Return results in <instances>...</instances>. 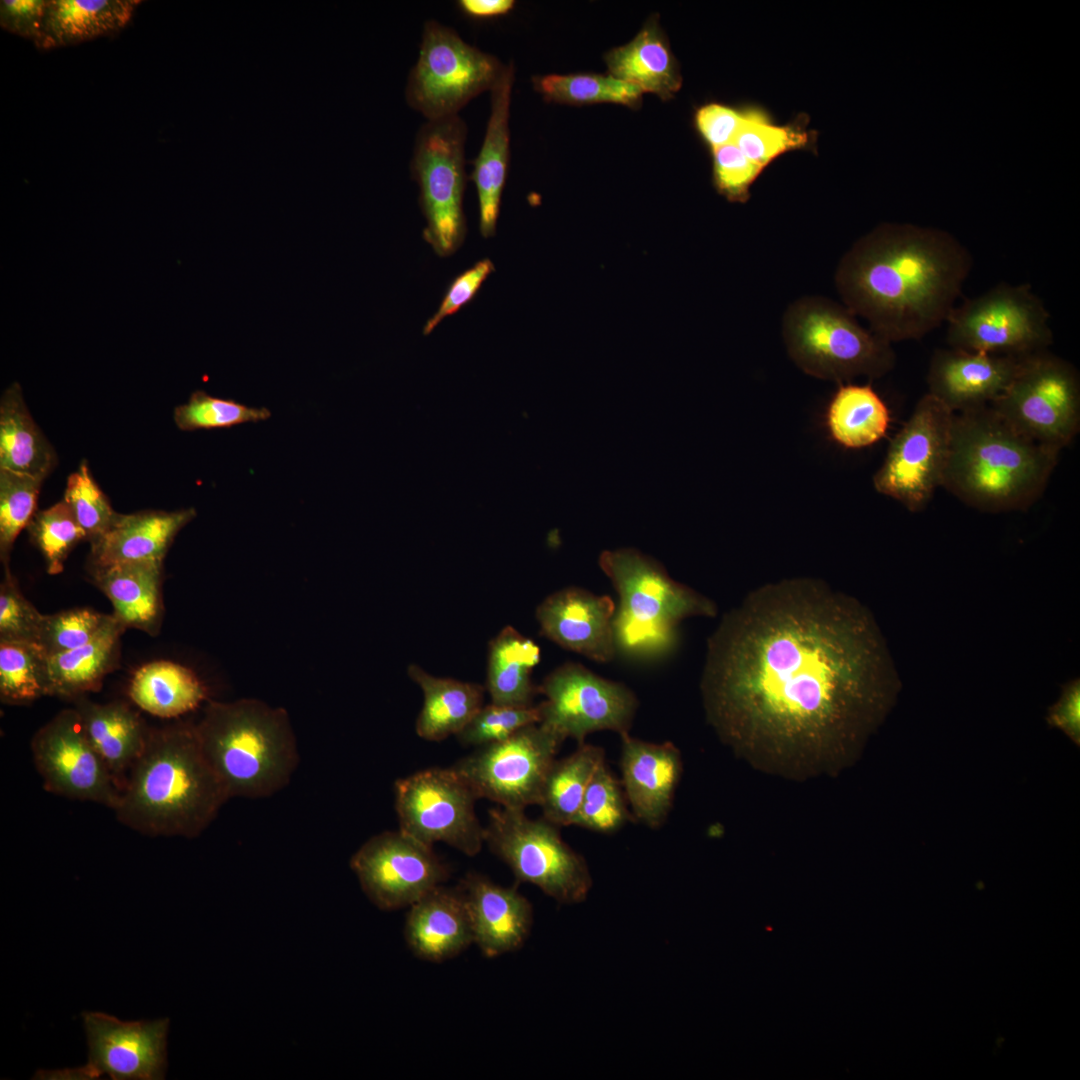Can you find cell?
I'll return each mask as SVG.
<instances>
[{
    "label": "cell",
    "instance_id": "603a6c76",
    "mask_svg": "<svg viewBox=\"0 0 1080 1080\" xmlns=\"http://www.w3.org/2000/svg\"><path fill=\"white\" fill-rule=\"evenodd\" d=\"M470 918L473 943L485 957H497L522 947L532 924L529 900L514 887H504L484 875L468 873L457 887Z\"/></svg>",
    "mask_w": 1080,
    "mask_h": 1080
},
{
    "label": "cell",
    "instance_id": "484cf974",
    "mask_svg": "<svg viewBox=\"0 0 1080 1080\" xmlns=\"http://www.w3.org/2000/svg\"><path fill=\"white\" fill-rule=\"evenodd\" d=\"M194 508L118 514L91 542V566L130 561H163L178 532L196 516Z\"/></svg>",
    "mask_w": 1080,
    "mask_h": 1080
},
{
    "label": "cell",
    "instance_id": "b9f144b4",
    "mask_svg": "<svg viewBox=\"0 0 1080 1080\" xmlns=\"http://www.w3.org/2000/svg\"><path fill=\"white\" fill-rule=\"evenodd\" d=\"M27 530L41 552L50 575L61 573L69 553L81 540L86 539L85 532L64 500L36 511Z\"/></svg>",
    "mask_w": 1080,
    "mask_h": 1080
},
{
    "label": "cell",
    "instance_id": "4dcf8cb0",
    "mask_svg": "<svg viewBox=\"0 0 1080 1080\" xmlns=\"http://www.w3.org/2000/svg\"><path fill=\"white\" fill-rule=\"evenodd\" d=\"M56 453L33 420L18 383L0 400V469L44 480L56 464Z\"/></svg>",
    "mask_w": 1080,
    "mask_h": 1080
},
{
    "label": "cell",
    "instance_id": "30bf717a",
    "mask_svg": "<svg viewBox=\"0 0 1080 1080\" xmlns=\"http://www.w3.org/2000/svg\"><path fill=\"white\" fill-rule=\"evenodd\" d=\"M949 347L1024 357L1053 344L1050 314L1028 283H999L955 305L947 320Z\"/></svg>",
    "mask_w": 1080,
    "mask_h": 1080
},
{
    "label": "cell",
    "instance_id": "4316f807",
    "mask_svg": "<svg viewBox=\"0 0 1080 1080\" xmlns=\"http://www.w3.org/2000/svg\"><path fill=\"white\" fill-rule=\"evenodd\" d=\"M163 561H130L91 566L94 583L109 598L114 616L125 628L151 635L163 618Z\"/></svg>",
    "mask_w": 1080,
    "mask_h": 1080
},
{
    "label": "cell",
    "instance_id": "f5cc1de1",
    "mask_svg": "<svg viewBox=\"0 0 1080 1080\" xmlns=\"http://www.w3.org/2000/svg\"><path fill=\"white\" fill-rule=\"evenodd\" d=\"M46 5L47 0H2L0 25L35 43L41 34Z\"/></svg>",
    "mask_w": 1080,
    "mask_h": 1080
},
{
    "label": "cell",
    "instance_id": "11a10c76",
    "mask_svg": "<svg viewBox=\"0 0 1080 1080\" xmlns=\"http://www.w3.org/2000/svg\"><path fill=\"white\" fill-rule=\"evenodd\" d=\"M515 5L513 0H459L457 6L466 16L486 20L508 14Z\"/></svg>",
    "mask_w": 1080,
    "mask_h": 1080
},
{
    "label": "cell",
    "instance_id": "c3c4849f",
    "mask_svg": "<svg viewBox=\"0 0 1080 1080\" xmlns=\"http://www.w3.org/2000/svg\"><path fill=\"white\" fill-rule=\"evenodd\" d=\"M0 585V641L37 643L44 615L25 598L9 566Z\"/></svg>",
    "mask_w": 1080,
    "mask_h": 1080
},
{
    "label": "cell",
    "instance_id": "f6af8a7d",
    "mask_svg": "<svg viewBox=\"0 0 1080 1080\" xmlns=\"http://www.w3.org/2000/svg\"><path fill=\"white\" fill-rule=\"evenodd\" d=\"M271 412L265 408L246 406L232 399H223L198 390L191 394L185 404L174 409L173 418L180 430L228 428L235 425L268 419Z\"/></svg>",
    "mask_w": 1080,
    "mask_h": 1080
},
{
    "label": "cell",
    "instance_id": "9a60e30c",
    "mask_svg": "<svg viewBox=\"0 0 1080 1080\" xmlns=\"http://www.w3.org/2000/svg\"><path fill=\"white\" fill-rule=\"evenodd\" d=\"M562 743L551 730L532 724L505 740L478 747L452 768L478 799L525 810L539 804L546 775Z\"/></svg>",
    "mask_w": 1080,
    "mask_h": 1080
},
{
    "label": "cell",
    "instance_id": "8992f818",
    "mask_svg": "<svg viewBox=\"0 0 1080 1080\" xmlns=\"http://www.w3.org/2000/svg\"><path fill=\"white\" fill-rule=\"evenodd\" d=\"M599 566L619 595L613 631L616 649L626 655H662L674 645L683 619L716 613L710 600L673 580L659 561L635 548L605 550Z\"/></svg>",
    "mask_w": 1080,
    "mask_h": 1080
},
{
    "label": "cell",
    "instance_id": "d4e9b609",
    "mask_svg": "<svg viewBox=\"0 0 1080 1080\" xmlns=\"http://www.w3.org/2000/svg\"><path fill=\"white\" fill-rule=\"evenodd\" d=\"M514 80L512 63L506 65L490 91L491 111L484 139L468 177L475 185L479 204V230L484 238L496 234L501 197L510 156L509 115Z\"/></svg>",
    "mask_w": 1080,
    "mask_h": 1080
},
{
    "label": "cell",
    "instance_id": "ee69618b",
    "mask_svg": "<svg viewBox=\"0 0 1080 1080\" xmlns=\"http://www.w3.org/2000/svg\"><path fill=\"white\" fill-rule=\"evenodd\" d=\"M42 480L0 469V558L9 566L14 542L36 513Z\"/></svg>",
    "mask_w": 1080,
    "mask_h": 1080
},
{
    "label": "cell",
    "instance_id": "d6986e66",
    "mask_svg": "<svg viewBox=\"0 0 1080 1080\" xmlns=\"http://www.w3.org/2000/svg\"><path fill=\"white\" fill-rule=\"evenodd\" d=\"M88 1063L76 1070L44 1073L45 1078L159 1080L166 1069L168 1019L123 1022L100 1012H85Z\"/></svg>",
    "mask_w": 1080,
    "mask_h": 1080
},
{
    "label": "cell",
    "instance_id": "5bb4252c",
    "mask_svg": "<svg viewBox=\"0 0 1080 1080\" xmlns=\"http://www.w3.org/2000/svg\"><path fill=\"white\" fill-rule=\"evenodd\" d=\"M399 830L433 847L445 843L467 856L485 843V827L475 813L478 799L452 768H429L394 784Z\"/></svg>",
    "mask_w": 1080,
    "mask_h": 1080
},
{
    "label": "cell",
    "instance_id": "e575fe53",
    "mask_svg": "<svg viewBox=\"0 0 1080 1080\" xmlns=\"http://www.w3.org/2000/svg\"><path fill=\"white\" fill-rule=\"evenodd\" d=\"M829 433L849 449L869 447L882 439L890 424V412L871 384H839L826 415Z\"/></svg>",
    "mask_w": 1080,
    "mask_h": 1080
},
{
    "label": "cell",
    "instance_id": "d590c367",
    "mask_svg": "<svg viewBox=\"0 0 1080 1080\" xmlns=\"http://www.w3.org/2000/svg\"><path fill=\"white\" fill-rule=\"evenodd\" d=\"M125 629L117 622L94 641L48 657L49 696L76 699L98 691L104 677L115 668Z\"/></svg>",
    "mask_w": 1080,
    "mask_h": 1080
},
{
    "label": "cell",
    "instance_id": "4fadbf2b",
    "mask_svg": "<svg viewBox=\"0 0 1080 1080\" xmlns=\"http://www.w3.org/2000/svg\"><path fill=\"white\" fill-rule=\"evenodd\" d=\"M954 413L929 393L890 441L873 476L875 490L910 512L926 508L942 487L949 457Z\"/></svg>",
    "mask_w": 1080,
    "mask_h": 1080
},
{
    "label": "cell",
    "instance_id": "681fc988",
    "mask_svg": "<svg viewBox=\"0 0 1080 1080\" xmlns=\"http://www.w3.org/2000/svg\"><path fill=\"white\" fill-rule=\"evenodd\" d=\"M713 151V180L718 192L731 202L745 203L750 189L764 171L734 143Z\"/></svg>",
    "mask_w": 1080,
    "mask_h": 1080
},
{
    "label": "cell",
    "instance_id": "8fae6325",
    "mask_svg": "<svg viewBox=\"0 0 1080 1080\" xmlns=\"http://www.w3.org/2000/svg\"><path fill=\"white\" fill-rule=\"evenodd\" d=\"M467 126L459 115L427 120L417 132L411 173L426 220L424 240L440 257L457 251L467 227L463 209Z\"/></svg>",
    "mask_w": 1080,
    "mask_h": 1080
},
{
    "label": "cell",
    "instance_id": "7402d4cb",
    "mask_svg": "<svg viewBox=\"0 0 1080 1080\" xmlns=\"http://www.w3.org/2000/svg\"><path fill=\"white\" fill-rule=\"evenodd\" d=\"M621 784L635 818L660 827L673 804L682 773L679 750L670 742L652 743L621 735Z\"/></svg>",
    "mask_w": 1080,
    "mask_h": 1080
},
{
    "label": "cell",
    "instance_id": "ab89813d",
    "mask_svg": "<svg viewBox=\"0 0 1080 1080\" xmlns=\"http://www.w3.org/2000/svg\"><path fill=\"white\" fill-rule=\"evenodd\" d=\"M533 84L546 100L565 104L609 102L635 106L643 93L612 75L549 74L534 77Z\"/></svg>",
    "mask_w": 1080,
    "mask_h": 1080
},
{
    "label": "cell",
    "instance_id": "8d00e7d4",
    "mask_svg": "<svg viewBox=\"0 0 1080 1080\" xmlns=\"http://www.w3.org/2000/svg\"><path fill=\"white\" fill-rule=\"evenodd\" d=\"M605 761L603 748L578 744L569 756L555 760L541 791L539 806L543 818L561 826L573 825L589 782Z\"/></svg>",
    "mask_w": 1080,
    "mask_h": 1080
},
{
    "label": "cell",
    "instance_id": "74e56055",
    "mask_svg": "<svg viewBox=\"0 0 1080 1080\" xmlns=\"http://www.w3.org/2000/svg\"><path fill=\"white\" fill-rule=\"evenodd\" d=\"M814 135L802 120L776 124L764 109L752 106L746 108L745 119L733 142L764 170L787 152L812 148Z\"/></svg>",
    "mask_w": 1080,
    "mask_h": 1080
},
{
    "label": "cell",
    "instance_id": "bcb514c9",
    "mask_svg": "<svg viewBox=\"0 0 1080 1080\" xmlns=\"http://www.w3.org/2000/svg\"><path fill=\"white\" fill-rule=\"evenodd\" d=\"M63 500L90 542L102 536L119 514L95 482L86 461L69 475Z\"/></svg>",
    "mask_w": 1080,
    "mask_h": 1080
},
{
    "label": "cell",
    "instance_id": "cb8c5ba5",
    "mask_svg": "<svg viewBox=\"0 0 1080 1080\" xmlns=\"http://www.w3.org/2000/svg\"><path fill=\"white\" fill-rule=\"evenodd\" d=\"M408 908L404 937L416 957L443 962L473 943L470 918L458 888L440 885Z\"/></svg>",
    "mask_w": 1080,
    "mask_h": 1080
},
{
    "label": "cell",
    "instance_id": "ba28073f",
    "mask_svg": "<svg viewBox=\"0 0 1080 1080\" xmlns=\"http://www.w3.org/2000/svg\"><path fill=\"white\" fill-rule=\"evenodd\" d=\"M1017 432L1061 452L1080 430V377L1049 350L1020 358L1011 382L990 405Z\"/></svg>",
    "mask_w": 1080,
    "mask_h": 1080
},
{
    "label": "cell",
    "instance_id": "f1b7e54d",
    "mask_svg": "<svg viewBox=\"0 0 1080 1080\" xmlns=\"http://www.w3.org/2000/svg\"><path fill=\"white\" fill-rule=\"evenodd\" d=\"M139 0H47L39 49L47 50L113 35L132 19Z\"/></svg>",
    "mask_w": 1080,
    "mask_h": 1080
},
{
    "label": "cell",
    "instance_id": "f35d334b",
    "mask_svg": "<svg viewBox=\"0 0 1080 1080\" xmlns=\"http://www.w3.org/2000/svg\"><path fill=\"white\" fill-rule=\"evenodd\" d=\"M49 696L48 656L37 643L0 641V697L23 705Z\"/></svg>",
    "mask_w": 1080,
    "mask_h": 1080
},
{
    "label": "cell",
    "instance_id": "9c48e42d",
    "mask_svg": "<svg viewBox=\"0 0 1080 1080\" xmlns=\"http://www.w3.org/2000/svg\"><path fill=\"white\" fill-rule=\"evenodd\" d=\"M485 843L518 882L537 886L559 903L582 902L592 887L584 857L562 839L557 825L543 817L531 819L525 810L493 808Z\"/></svg>",
    "mask_w": 1080,
    "mask_h": 1080
},
{
    "label": "cell",
    "instance_id": "ac0fdd59",
    "mask_svg": "<svg viewBox=\"0 0 1080 1080\" xmlns=\"http://www.w3.org/2000/svg\"><path fill=\"white\" fill-rule=\"evenodd\" d=\"M31 751L46 791L114 810L121 790L90 742L75 708L62 710L40 728L31 741Z\"/></svg>",
    "mask_w": 1080,
    "mask_h": 1080
},
{
    "label": "cell",
    "instance_id": "52a82bcc",
    "mask_svg": "<svg viewBox=\"0 0 1080 1080\" xmlns=\"http://www.w3.org/2000/svg\"><path fill=\"white\" fill-rule=\"evenodd\" d=\"M856 317L825 297L797 299L782 319L788 355L804 373L838 384L886 375L896 362L892 344L861 326Z\"/></svg>",
    "mask_w": 1080,
    "mask_h": 1080
},
{
    "label": "cell",
    "instance_id": "1f68e13d",
    "mask_svg": "<svg viewBox=\"0 0 1080 1080\" xmlns=\"http://www.w3.org/2000/svg\"><path fill=\"white\" fill-rule=\"evenodd\" d=\"M540 656V648L532 639L512 626L502 629L488 648L485 688L491 702L512 706L533 705L539 691L531 674L539 664Z\"/></svg>",
    "mask_w": 1080,
    "mask_h": 1080
},
{
    "label": "cell",
    "instance_id": "2e32d148",
    "mask_svg": "<svg viewBox=\"0 0 1080 1080\" xmlns=\"http://www.w3.org/2000/svg\"><path fill=\"white\" fill-rule=\"evenodd\" d=\"M540 722L563 741L582 744L597 731L629 733L637 699L624 684L600 677L579 663L567 662L538 685Z\"/></svg>",
    "mask_w": 1080,
    "mask_h": 1080
},
{
    "label": "cell",
    "instance_id": "5b68a950",
    "mask_svg": "<svg viewBox=\"0 0 1080 1080\" xmlns=\"http://www.w3.org/2000/svg\"><path fill=\"white\" fill-rule=\"evenodd\" d=\"M205 757L229 798H264L285 788L299 753L283 708L252 698L209 701L195 724Z\"/></svg>",
    "mask_w": 1080,
    "mask_h": 1080
},
{
    "label": "cell",
    "instance_id": "e0dca14e",
    "mask_svg": "<svg viewBox=\"0 0 1080 1080\" xmlns=\"http://www.w3.org/2000/svg\"><path fill=\"white\" fill-rule=\"evenodd\" d=\"M350 867L368 899L384 911L410 907L449 876L431 846L401 830L369 838L351 857Z\"/></svg>",
    "mask_w": 1080,
    "mask_h": 1080
},
{
    "label": "cell",
    "instance_id": "816d5d0a",
    "mask_svg": "<svg viewBox=\"0 0 1080 1080\" xmlns=\"http://www.w3.org/2000/svg\"><path fill=\"white\" fill-rule=\"evenodd\" d=\"M746 108L709 103L697 110L696 128L712 150L734 141L745 119Z\"/></svg>",
    "mask_w": 1080,
    "mask_h": 1080
},
{
    "label": "cell",
    "instance_id": "836d02e7",
    "mask_svg": "<svg viewBox=\"0 0 1080 1080\" xmlns=\"http://www.w3.org/2000/svg\"><path fill=\"white\" fill-rule=\"evenodd\" d=\"M612 76L642 90L671 98L681 87L677 62L658 28L649 24L628 44L608 53Z\"/></svg>",
    "mask_w": 1080,
    "mask_h": 1080
},
{
    "label": "cell",
    "instance_id": "60d3db41",
    "mask_svg": "<svg viewBox=\"0 0 1080 1080\" xmlns=\"http://www.w3.org/2000/svg\"><path fill=\"white\" fill-rule=\"evenodd\" d=\"M621 782L604 761L585 791L573 825L600 833H613L632 817Z\"/></svg>",
    "mask_w": 1080,
    "mask_h": 1080
},
{
    "label": "cell",
    "instance_id": "83f0119b",
    "mask_svg": "<svg viewBox=\"0 0 1080 1080\" xmlns=\"http://www.w3.org/2000/svg\"><path fill=\"white\" fill-rule=\"evenodd\" d=\"M74 702L90 742L121 790L146 746L149 729L126 703L99 704L84 696Z\"/></svg>",
    "mask_w": 1080,
    "mask_h": 1080
},
{
    "label": "cell",
    "instance_id": "db71d44e",
    "mask_svg": "<svg viewBox=\"0 0 1080 1080\" xmlns=\"http://www.w3.org/2000/svg\"><path fill=\"white\" fill-rule=\"evenodd\" d=\"M1046 721L1049 727L1060 729L1077 747L1080 746L1079 678L1061 685L1060 697L1048 707Z\"/></svg>",
    "mask_w": 1080,
    "mask_h": 1080
},
{
    "label": "cell",
    "instance_id": "7dc6e473",
    "mask_svg": "<svg viewBox=\"0 0 1080 1080\" xmlns=\"http://www.w3.org/2000/svg\"><path fill=\"white\" fill-rule=\"evenodd\" d=\"M539 705H483L456 735L464 746L481 747L510 737L520 729L540 722Z\"/></svg>",
    "mask_w": 1080,
    "mask_h": 1080
},
{
    "label": "cell",
    "instance_id": "6da1fadb",
    "mask_svg": "<svg viewBox=\"0 0 1080 1080\" xmlns=\"http://www.w3.org/2000/svg\"><path fill=\"white\" fill-rule=\"evenodd\" d=\"M901 682L871 612L810 579L768 584L708 641L707 720L754 767L785 778L857 761Z\"/></svg>",
    "mask_w": 1080,
    "mask_h": 1080
},
{
    "label": "cell",
    "instance_id": "7c38bea8",
    "mask_svg": "<svg viewBox=\"0 0 1080 1080\" xmlns=\"http://www.w3.org/2000/svg\"><path fill=\"white\" fill-rule=\"evenodd\" d=\"M506 65L465 42L450 27L425 22L419 56L412 68L406 98L427 120L458 115L473 98L491 91Z\"/></svg>",
    "mask_w": 1080,
    "mask_h": 1080
},
{
    "label": "cell",
    "instance_id": "ffe728a7",
    "mask_svg": "<svg viewBox=\"0 0 1080 1080\" xmlns=\"http://www.w3.org/2000/svg\"><path fill=\"white\" fill-rule=\"evenodd\" d=\"M615 609L610 596L567 587L548 595L535 616L540 634L550 641L591 660L609 662L617 651Z\"/></svg>",
    "mask_w": 1080,
    "mask_h": 1080
},
{
    "label": "cell",
    "instance_id": "d6a6232c",
    "mask_svg": "<svg viewBox=\"0 0 1080 1080\" xmlns=\"http://www.w3.org/2000/svg\"><path fill=\"white\" fill-rule=\"evenodd\" d=\"M128 694L142 710L161 718H175L198 708L208 699V689L190 668L157 660L138 668Z\"/></svg>",
    "mask_w": 1080,
    "mask_h": 1080
},
{
    "label": "cell",
    "instance_id": "3957f363",
    "mask_svg": "<svg viewBox=\"0 0 1080 1080\" xmlns=\"http://www.w3.org/2000/svg\"><path fill=\"white\" fill-rule=\"evenodd\" d=\"M229 799L195 724L176 723L149 730L113 811L119 822L144 835L194 838Z\"/></svg>",
    "mask_w": 1080,
    "mask_h": 1080
},
{
    "label": "cell",
    "instance_id": "44dd1931",
    "mask_svg": "<svg viewBox=\"0 0 1080 1080\" xmlns=\"http://www.w3.org/2000/svg\"><path fill=\"white\" fill-rule=\"evenodd\" d=\"M1021 357L937 349L930 359V395L954 414L990 405L1007 388Z\"/></svg>",
    "mask_w": 1080,
    "mask_h": 1080
},
{
    "label": "cell",
    "instance_id": "f546056e",
    "mask_svg": "<svg viewBox=\"0 0 1080 1080\" xmlns=\"http://www.w3.org/2000/svg\"><path fill=\"white\" fill-rule=\"evenodd\" d=\"M407 673L423 693L415 730L424 740L456 736L483 706L485 688L480 684L436 677L416 664Z\"/></svg>",
    "mask_w": 1080,
    "mask_h": 1080
},
{
    "label": "cell",
    "instance_id": "f907efd6",
    "mask_svg": "<svg viewBox=\"0 0 1080 1080\" xmlns=\"http://www.w3.org/2000/svg\"><path fill=\"white\" fill-rule=\"evenodd\" d=\"M494 270L492 261L484 258L456 276L449 284L437 311L425 323L423 334H430L444 318L457 313L473 300L483 282Z\"/></svg>",
    "mask_w": 1080,
    "mask_h": 1080
},
{
    "label": "cell",
    "instance_id": "277c9868",
    "mask_svg": "<svg viewBox=\"0 0 1080 1080\" xmlns=\"http://www.w3.org/2000/svg\"><path fill=\"white\" fill-rule=\"evenodd\" d=\"M1059 455L989 405L956 413L942 487L981 512L1026 511L1044 494Z\"/></svg>",
    "mask_w": 1080,
    "mask_h": 1080
},
{
    "label": "cell",
    "instance_id": "7bdbcfd3",
    "mask_svg": "<svg viewBox=\"0 0 1080 1080\" xmlns=\"http://www.w3.org/2000/svg\"><path fill=\"white\" fill-rule=\"evenodd\" d=\"M119 622L114 615L76 608L44 615L38 642L50 657L86 645Z\"/></svg>",
    "mask_w": 1080,
    "mask_h": 1080
},
{
    "label": "cell",
    "instance_id": "7a4b0ae2",
    "mask_svg": "<svg viewBox=\"0 0 1080 1080\" xmlns=\"http://www.w3.org/2000/svg\"><path fill=\"white\" fill-rule=\"evenodd\" d=\"M972 266L971 252L948 231L883 223L843 255L835 284L843 305L892 344L944 324Z\"/></svg>",
    "mask_w": 1080,
    "mask_h": 1080
}]
</instances>
